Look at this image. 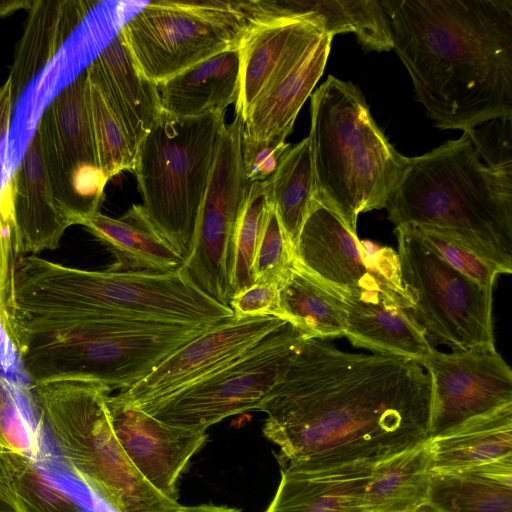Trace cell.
Segmentation results:
<instances>
[{"instance_id":"13","label":"cell","mask_w":512,"mask_h":512,"mask_svg":"<svg viewBox=\"0 0 512 512\" xmlns=\"http://www.w3.org/2000/svg\"><path fill=\"white\" fill-rule=\"evenodd\" d=\"M35 131L57 203L78 225L99 211L109 181L98 160L85 69L51 99Z\"/></svg>"},{"instance_id":"10","label":"cell","mask_w":512,"mask_h":512,"mask_svg":"<svg viewBox=\"0 0 512 512\" xmlns=\"http://www.w3.org/2000/svg\"><path fill=\"white\" fill-rule=\"evenodd\" d=\"M249 26L240 1L158 0L146 3L119 31L139 70L158 85L237 48Z\"/></svg>"},{"instance_id":"6","label":"cell","mask_w":512,"mask_h":512,"mask_svg":"<svg viewBox=\"0 0 512 512\" xmlns=\"http://www.w3.org/2000/svg\"><path fill=\"white\" fill-rule=\"evenodd\" d=\"M315 200L356 233L360 213L385 208L409 165L373 119L361 90L332 75L311 94Z\"/></svg>"},{"instance_id":"41","label":"cell","mask_w":512,"mask_h":512,"mask_svg":"<svg viewBox=\"0 0 512 512\" xmlns=\"http://www.w3.org/2000/svg\"><path fill=\"white\" fill-rule=\"evenodd\" d=\"M289 148L290 144L283 140H255L242 133L241 161L246 182L269 180Z\"/></svg>"},{"instance_id":"18","label":"cell","mask_w":512,"mask_h":512,"mask_svg":"<svg viewBox=\"0 0 512 512\" xmlns=\"http://www.w3.org/2000/svg\"><path fill=\"white\" fill-rule=\"evenodd\" d=\"M323 33L304 19L275 18L250 23L238 45L240 89L236 114L245 120L254 104Z\"/></svg>"},{"instance_id":"34","label":"cell","mask_w":512,"mask_h":512,"mask_svg":"<svg viewBox=\"0 0 512 512\" xmlns=\"http://www.w3.org/2000/svg\"><path fill=\"white\" fill-rule=\"evenodd\" d=\"M26 255L13 210L11 178L0 188V339L15 354L21 347V325L15 304V279Z\"/></svg>"},{"instance_id":"23","label":"cell","mask_w":512,"mask_h":512,"mask_svg":"<svg viewBox=\"0 0 512 512\" xmlns=\"http://www.w3.org/2000/svg\"><path fill=\"white\" fill-rule=\"evenodd\" d=\"M97 4L83 0L34 1L7 78L15 102Z\"/></svg>"},{"instance_id":"29","label":"cell","mask_w":512,"mask_h":512,"mask_svg":"<svg viewBox=\"0 0 512 512\" xmlns=\"http://www.w3.org/2000/svg\"><path fill=\"white\" fill-rule=\"evenodd\" d=\"M433 471H452L512 454V402L430 438Z\"/></svg>"},{"instance_id":"27","label":"cell","mask_w":512,"mask_h":512,"mask_svg":"<svg viewBox=\"0 0 512 512\" xmlns=\"http://www.w3.org/2000/svg\"><path fill=\"white\" fill-rule=\"evenodd\" d=\"M428 505L436 512H512V454L452 471H433Z\"/></svg>"},{"instance_id":"21","label":"cell","mask_w":512,"mask_h":512,"mask_svg":"<svg viewBox=\"0 0 512 512\" xmlns=\"http://www.w3.org/2000/svg\"><path fill=\"white\" fill-rule=\"evenodd\" d=\"M10 178L14 216L24 253L37 255L58 248L72 223L55 198L35 130Z\"/></svg>"},{"instance_id":"32","label":"cell","mask_w":512,"mask_h":512,"mask_svg":"<svg viewBox=\"0 0 512 512\" xmlns=\"http://www.w3.org/2000/svg\"><path fill=\"white\" fill-rule=\"evenodd\" d=\"M267 192L269 203L294 251L301 227L316 201L308 137L284 154L275 173L267 180Z\"/></svg>"},{"instance_id":"30","label":"cell","mask_w":512,"mask_h":512,"mask_svg":"<svg viewBox=\"0 0 512 512\" xmlns=\"http://www.w3.org/2000/svg\"><path fill=\"white\" fill-rule=\"evenodd\" d=\"M433 473L430 438L376 463L365 495L368 512H414L428 505Z\"/></svg>"},{"instance_id":"20","label":"cell","mask_w":512,"mask_h":512,"mask_svg":"<svg viewBox=\"0 0 512 512\" xmlns=\"http://www.w3.org/2000/svg\"><path fill=\"white\" fill-rule=\"evenodd\" d=\"M375 464L352 462L320 468L286 466L265 512H368L366 487Z\"/></svg>"},{"instance_id":"25","label":"cell","mask_w":512,"mask_h":512,"mask_svg":"<svg viewBox=\"0 0 512 512\" xmlns=\"http://www.w3.org/2000/svg\"><path fill=\"white\" fill-rule=\"evenodd\" d=\"M335 295L345 311L344 336L353 346L415 361L432 348L402 303L390 298L356 301Z\"/></svg>"},{"instance_id":"19","label":"cell","mask_w":512,"mask_h":512,"mask_svg":"<svg viewBox=\"0 0 512 512\" xmlns=\"http://www.w3.org/2000/svg\"><path fill=\"white\" fill-rule=\"evenodd\" d=\"M135 150L163 114L158 85L143 75L120 31L86 66Z\"/></svg>"},{"instance_id":"26","label":"cell","mask_w":512,"mask_h":512,"mask_svg":"<svg viewBox=\"0 0 512 512\" xmlns=\"http://www.w3.org/2000/svg\"><path fill=\"white\" fill-rule=\"evenodd\" d=\"M163 111L176 117L225 113L240 89L238 47L221 52L158 84Z\"/></svg>"},{"instance_id":"35","label":"cell","mask_w":512,"mask_h":512,"mask_svg":"<svg viewBox=\"0 0 512 512\" xmlns=\"http://www.w3.org/2000/svg\"><path fill=\"white\" fill-rule=\"evenodd\" d=\"M87 85L90 119L98 160L101 169L110 180L123 171H133L136 153L123 125L101 89L88 75Z\"/></svg>"},{"instance_id":"42","label":"cell","mask_w":512,"mask_h":512,"mask_svg":"<svg viewBox=\"0 0 512 512\" xmlns=\"http://www.w3.org/2000/svg\"><path fill=\"white\" fill-rule=\"evenodd\" d=\"M229 307L236 319L274 316L288 321L281 309L279 287L273 284H253L235 292Z\"/></svg>"},{"instance_id":"28","label":"cell","mask_w":512,"mask_h":512,"mask_svg":"<svg viewBox=\"0 0 512 512\" xmlns=\"http://www.w3.org/2000/svg\"><path fill=\"white\" fill-rule=\"evenodd\" d=\"M268 6L275 18L304 19L332 36L354 33L366 51L393 49L391 26L381 1L268 0Z\"/></svg>"},{"instance_id":"17","label":"cell","mask_w":512,"mask_h":512,"mask_svg":"<svg viewBox=\"0 0 512 512\" xmlns=\"http://www.w3.org/2000/svg\"><path fill=\"white\" fill-rule=\"evenodd\" d=\"M107 407L114 433L130 462L153 488L177 501V482L206 442V431L161 422L118 395H108Z\"/></svg>"},{"instance_id":"40","label":"cell","mask_w":512,"mask_h":512,"mask_svg":"<svg viewBox=\"0 0 512 512\" xmlns=\"http://www.w3.org/2000/svg\"><path fill=\"white\" fill-rule=\"evenodd\" d=\"M465 134L486 165L512 175V118L488 121Z\"/></svg>"},{"instance_id":"31","label":"cell","mask_w":512,"mask_h":512,"mask_svg":"<svg viewBox=\"0 0 512 512\" xmlns=\"http://www.w3.org/2000/svg\"><path fill=\"white\" fill-rule=\"evenodd\" d=\"M279 297L288 322L308 338L326 340L345 335V311L339 298L295 260L279 286Z\"/></svg>"},{"instance_id":"44","label":"cell","mask_w":512,"mask_h":512,"mask_svg":"<svg viewBox=\"0 0 512 512\" xmlns=\"http://www.w3.org/2000/svg\"><path fill=\"white\" fill-rule=\"evenodd\" d=\"M34 1L35 0H0V18L9 16L21 9L29 11Z\"/></svg>"},{"instance_id":"2","label":"cell","mask_w":512,"mask_h":512,"mask_svg":"<svg viewBox=\"0 0 512 512\" xmlns=\"http://www.w3.org/2000/svg\"><path fill=\"white\" fill-rule=\"evenodd\" d=\"M393 49L437 128L512 118V0H382Z\"/></svg>"},{"instance_id":"1","label":"cell","mask_w":512,"mask_h":512,"mask_svg":"<svg viewBox=\"0 0 512 512\" xmlns=\"http://www.w3.org/2000/svg\"><path fill=\"white\" fill-rule=\"evenodd\" d=\"M256 410L287 466L375 464L431 438L432 385L415 360L307 338Z\"/></svg>"},{"instance_id":"46","label":"cell","mask_w":512,"mask_h":512,"mask_svg":"<svg viewBox=\"0 0 512 512\" xmlns=\"http://www.w3.org/2000/svg\"><path fill=\"white\" fill-rule=\"evenodd\" d=\"M0 512H15L12 506L0 494Z\"/></svg>"},{"instance_id":"45","label":"cell","mask_w":512,"mask_h":512,"mask_svg":"<svg viewBox=\"0 0 512 512\" xmlns=\"http://www.w3.org/2000/svg\"><path fill=\"white\" fill-rule=\"evenodd\" d=\"M183 512H239V510L227 506L198 505L185 506Z\"/></svg>"},{"instance_id":"38","label":"cell","mask_w":512,"mask_h":512,"mask_svg":"<svg viewBox=\"0 0 512 512\" xmlns=\"http://www.w3.org/2000/svg\"><path fill=\"white\" fill-rule=\"evenodd\" d=\"M293 261L294 251L270 204L252 265L253 284H273L279 287Z\"/></svg>"},{"instance_id":"4","label":"cell","mask_w":512,"mask_h":512,"mask_svg":"<svg viewBox=\"0 0 512 512\" xmlns=\"http://www.w3.org/2000/svg\"><path fill=\"white\" fill-rule=\"evenodd\" d=\"M19 320L117 318L186 326L214 325L233 317L179 269L166 274L69 267L24 255L15 279Z\"/></svg>"},{"instance_id":"33","label":"cell","mask_w":512,"mask_h":512,"mask_svg":"<svg viewBox=\"0 0 512 512\" xmlns=\"http://www.w3.org/2000/svg\"><path fill=\"white\" fill-rule=\"evenodd\" d=\"M0 494L15 512H84L26 454L0 450Z\"/></svg>"},{"instance_id":"7","label":"cell","mask_w":512,"mask_h":512,"mask_svg":"<svg viewBox=\"0 0 512 512\" xmlns=\"http://www.w3.org/2000/svg\"><path fill=\"white\" fill-rule=\"evenodd\" d=\"M112 389L85 381L32 384L29 396L40 423L66 466L116 512H183L185 506L153 488L123 451L111 424Z\"/></svg>"},{"instance_id":"22","label":"cell","mask_w":512,"mask_h":512,"mask_svg":"<svg viewBox=\"0 0 512 512\" xmlns=\"http://www.w3.org/2000/svg\"><path fill=\"white\" fill-rule=\"evenodd\" d=\"M78 225L114 256L107 271L166 274L177 271L183 263L184 257L154 229L142 205H133L118 219L98 211L83 217Z\"/></svg>"},{"instance_id":"43","label":"cell","mask_w":512,"mask_h":512,"mask_svg":"<svg viewBox=\"0 0 512 512\" xmlns=\"http://www.w3.org/2000/svg\"><path fill=\"white\" fill-rule=\"evenodd\" d=\"M14 103L11 84L7 79L0 88V144L9 132Z\"/></svg>"},{"instance_id":"9","label":"cell","mask_w":512,"mask_h":512,"mask_svg":"<svg viewBox=\"0 0 512 512\" xmlns=\"http://www.w3.org/2000/svg\"><path fill=\"white\" fill-rule=\"evenodd\" d=\"M400 281L410 313L432 347L495 346L493 287L455 270L409 225L396 226Z\"/></svg>"},{"instance_id":"24","label":"cell","mask_w":512,"mask_h":512,"mask_svg":"<svg viewBox=\"0 0 512 512\" xmlns=\"http://www.w3.org/2000/svg\"><path fill=\"white\" fill-rule=\"evenodd\" d=\"M333 36L323 33L294 67L252 107L243 133L255 140L285 141L296 117L325 69Z\"/></svg>"},{"instance_id":"5","label":"cell","mask_w":512,"mask_h":512,"mask_svg":"<svg viewBox=\"0 0 512 512\" xmlns=\"http://www.w3.org/2000/svg\"><path fill=\"white\" fill-rule=\"evenodd\" d=\"M20 324L17 355L32 384L85 381L121 390L210 328L103 317L35 318Z\"/></svg>"},{"instance_id":"12","label":"cell","mask_w":512,"mask_h":512,"mask_svg":"<svg viewBox=\"0 0 512 512\" xmlns=\"http://www.w3.org/2000/svg\"><path fill=\"white\" fill-rule=\"evenodd\" d=\"M243 127V118L235 114L218 135L189 250L179 268L205 294L228 307L236 223L249 187L241 161Z\"/></svg>"},{"instance_id":"8","label":"cell","mask_w":512,"mask_h":512,"mask_svg":"<svg viewBox=\"0 0 512 512\" xmlns=\"http://www.w3.org/2000/svg\"><path fill=\"white\" fill-rule=\"evenodd\" d=\"M225 113L165 112L139 143L134 169L143 210L159 235L187 254L208 185Z\"/></svg>"},{"instance_id":"16","label":"cell","mask_w":512,"mask_h":512,"mask_svg":"<svg viewBox=\"0 0 512 512\" xmlns=\"http://www.w3.org/2000/svg\"><path fill=\"white\" fill-rule=\"evenodd\" d=\"M286 322L274 316L230 317L171 353L117 395L138 408L159 402L240 356Z\"/></svg>"},{"instance_id":"37","label":"cell","mask_w":512,"mask_h":512,"mask_svg":"<svg viewBox=\"0 0 512 512\" xmlns=\"http://www.w3.org/2000/svg\"><path fill=\"white\" fill-rule=\"evenodd\" d=\"M0 450L26 454L35 462L44 456L38 431L24 413L17 386L0 376Z\"/></svg>"},{"instance_id":"15","label":"cell","mask_w":512,"mask_h":512,"mask_svg":"<svg viewBox=\"0 0 512 512\" xmlns=\"http://www.w3.org/2000/svg\"><path fill=\"white\" fill-rule=\"evenodd\" d=\"M432 385L431 437L512 402V370L495 346L440 352L417 361Z\"/></svg>"},{"instance_id":"11","label":"cell","mask_w":512,"mask_h":512,"mask_svg":"<svg viewBox=\"0 0 512 512\" xmlns=\"http://www.w3.org/2000/svg\"><path fill=\"white\" fill-rule=\"evenodd\" d=\"M307 338L286 322L232 361L139 409L166 424L204 431L226 417L256 410Z\"/></svg>"},{"instance_id":"14","label":"cell","mask_w":512,"mask_h":512,"mask_svg":"<svg viewBox=\"0 0 512 512\" xmlns=\"http://www.w3.org/2000/svg\"><path fill=\"white\" fill-rule=\"evenodd\" d=\"M294 260L342 298L408 301L400 281L397 252L384 247L369 254L357 234L318 201L312 205L301 227Z\"/></svg>"},{"instance_id":"39","label":"cell","mask_w":512,"mask_h":512,"mask_svg":"<svg viewBox=\"0 0 512 512\" xmlns=\"http://www.w3.org/2000/svg\"><path fill=\"white\" fill-rule=\"evenodd\" d=\"M412 227L455 270L480 285L494 287L498 276L501 274L492 265L454 239L427 228Z\"/></svg>"},{"instance_id":"3","label":"cell","mask_w":512,"mask_h":512,"mask_svg":"<svg viewBox=\"0 0 512 512\" xmlns=\"http://www.w3.org/2000/svg\"><path fill=\"white\" fill-rule=\"evenodd\" d=\"M385 208L395 226L433 230L512 272V175L486 165L467 134L409 158Z\"/></svg>"},{"instance_id":"36","label":"cell","mask_w":512,"mask_h":512,"mask_svg":"<svg viewBox=\"0 0 512 512\" xmlns=\"http://www.w3.org/2000/svg\"><path fill=\"white\" fill-rule=\"evenodd\" d=\"M269 205L267 181L249 184L234 235L232 295L253 285L252 265Z\"/></svg>"},{"instance_id":"47","label":"cell","mask_w":512,"mask_h":512,"mask_svg":"<svg viewBox=\"0 0 512 512\" xmlns=\"http://www.w3.org/2000/svg\"><path fill=\"white\" fill-rule=\"evenodd\" d=\"M414 512H436L432 507L429 505L423 506L420 509L414 511Z\"/></svg>"}]
</instances>
